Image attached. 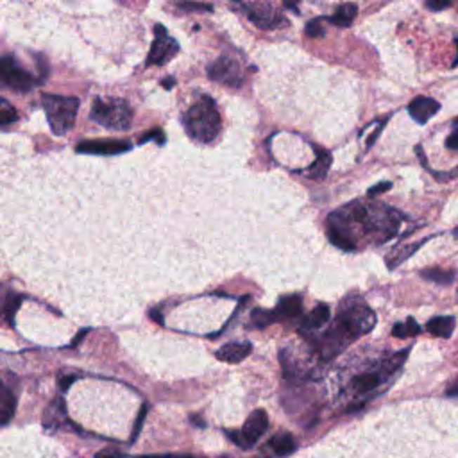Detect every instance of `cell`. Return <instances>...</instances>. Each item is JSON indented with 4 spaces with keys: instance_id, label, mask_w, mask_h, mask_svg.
<instances>
[{
    "instance_id": "1",
    "label": "cell",
    "mask_w": 458,
    "mask_h": 458,
    "mask_svg": "<svg viewBox=\"0 0 458 458\" xmlns=\"http://www.w3.org/2000/svg\"><path fill=\"white\" fill-rule=\"evenodd\" d=\"M376 324V317L372 310H369L367 304L360 299H348L340 306L339 317L333 326L332 332L326 335V339L333 344H339V349L346 346L351 340L365 335L372 329Z\"/></svg>"
},
{
    "instance_id": "2",
    "label": "cell",
    "mask_w": 458,
    "mask_h": 458,
    "mask_svg": "<svg viewBox=\"0 0 458 458\" xmlns=\"http://www.w3.org/2000/svg\"><path fill=\"white\" fill-rule=\"evenodd\" d=\"M183 124L192 140L199 143H211L221 133V115L217 104L209 95H201V99L190 107L183 117Z\"/></svg>"
},
{
    "instance_id": "3",
    "label": "cell",
    "mask_w": 458,
    "mask_h": 458,
    "mask_svg": "<svg viewBox=\"0 0 458 458\" xmlns=\"http://www.w3.org/2000/svg\"><path fill=\"white\" fill-rule=\"evenodd\" d=\"M41 106H44L48 126H51L54 135L63 136L74 127L75 117H77V111H79V99L77 97L45 93L41 97Z\"/></svg>"
},
{
    "instance_id": "4",
    "label": "cell",
    "mask_w": 458,
    "mask_h": 458,
    "mask_svg": "<svg viewBox=\"0 0 458 458\" xmlns=\"http://www.w3.org/2000/svg\"><path fill=\"white\" fill-rule=\"evenodd\" d=\"M90 119L110 131H127L133 126V110L122 99H95Z\"/></svg>"
},
{
    "instance_id": "5",
    "label": "cell",
    "mask_w": 458,
    "mask_h": 458,
    "mask_svg": "<svg viewBox=\"0 0 458 458\" xmlns=\"http://www.w3.org/2000/svg\"><path fill=\"white\" fill-rule=\"evenodd\" d=\"M38 84H40L38 77H34L29 70H25L16 61V58L9 54L0 55V88L16 91V93H25V91H31Z\"/></svg>"
},
{
    "instance_id": "6",
    "label": "cell",
    "mask_w": 458,
    "mask_h": 458,
    "mask_svg": "<svg viewBox=\"0 0 458 458\" xmlns=\"http://www.w3.org/2000/svg\"><path fill=\"white\" fill-rule=\"evenodd\" d=\"M269 428V417H267V412L265 410H254L253 414L247 417L244 428L238 431H225L228 437L237 444L242 450H251L254 444L258 443V438L267 431Z\"/></svg>"
},
{
    "instance_id": "7",
    "label": "cell",
    "mask_w": 458,
    "mask_h": 458,
    "mask_svg": "<svg viewBox=\"0 0 458 458\" xmlns=\"http://www.w3.org/2000/svg\"><path fill=\"white\" fill-rule=\"evenodd\" d=\"M155 41L150 45V52L147 55L145 65L147 67H163L169 63L172 58H176V54L179 52V44L166 32V29L163 25H156L155 27Z\"/></svg>"
},
{
    "instance_id": "8",
    "label": "cell",
    "mask_w": 458,
    "mask_h": 458,
    "mask_svg": "<svg viewBox=\"0 0 458 458\" xmlns=\"http://www.w3.org/2000/svg\"><path fill=\"white\" fill-rule=\"evenodd\" d=\"M208 75L211 81L229 88H240L244 84V75H242L240 65H237L229 58H218L217 61H214L208 67Z\"/></svg>"
},
{
    "instance_id": "9",
    "label": "cell",
    "mask_w": 458,
    "mask_h": 458,
    "mask_svg": "<svg viewBox=\"0 0 458 458\" xmlns=\"http://www.w3.org/2000/svg\"><path fill=\"white\" fill-rule=\"evenodd\" d=\"M131 149L129 142L124 140H88V142H81L75 147V150L79 155H95V156H111V155H122L126 150Z\"/></svg>"
},
{
    "instance_id": "10",
    "label": "cell",
    "mask_w": 458,
    "mask_h": 458,
    "mask_svg": "<svg viewBox=\"0 0 458 458\" xmlns=\"http://www.w3.org/2000/svg\"><path fill=\"white\" fill-rule=\"evenodd\" d=\"M440 110V104L431 97H415L410 104H408V113L412 119L419 124H426L428 120L433 119L435 115Z\"/></svg>"
},
{
    "instance_id": "11",
    "label": "cell",
    "mask_w": 458,
    "mask_h": 458,
    "mask_svg": "<svg viewBox=\"0 0 458 458\" xmlns=\"http://www.w3.org/2000/svg\"><path fill=\"white\" fill-rule=\"evenodd\" d=\"M253 353V346L249 342H233V344H225L215 353L218 360L222 362H228V364H240L242 360L247 358V356Z\"/></svg>"
},
{
    "instance_id": "12",
    "label": "cell",
    "mask_w": 458,
    "mask_h": 458,
    "mask_svg": "<svg viewBox=\"0 0 458 458\" xmlns=\"http://www.w3.org/2000/svg\"><path fill=\"white\" fill-rule=\"evenodd\" d=\"M20 296H16L11 290L0 287V324L6 322V320L13 324V317H15L16 310L20 306Z\"/></svg>"
},
{
    "instance_id": "13",
    "label": "cell",
    "mask_w": 458,
    "mask_h": 458,
    "mask_svg": "<svg viewBox=\"0 0 458 458\" xmlns=\"http://www.w3.org/2000/svg\"><path fill=\"white\" fill-rule=\"evenodd\" d=\"M16 410V399L13 395V392L2 384L0 379V424L9 423L15 415Z\"/></svg>"
},
{
    "instance_id": "14",
    "label": "cell",
    "mask_w": 458,
    "mask_h": 458,
    "mask_svg": "<svg viewBox=\"0 0 458 458\" xmlns=\"http://www.w3.org/2000/svg\"><path fill=\"white\" fill-rule=\"evenodd\" d=\"M454 326H457V319L451 315L444 317H435L430 322L426 324V329L435 336H444V339H450L454 332Z\"/></svg>"
},
{
    "instance_id": "15",
    "label": "cell",
    "mask_w": 458,
    "mask_h": 458,
    "mask_svg": "<svg viewBox=\"0 0 458 458\" xmlns=\"http://www.w3.org/2000/svg\"><path fill=\"white\" fill-rule=\"evenodd\" d=\"M269 447L276 457H287V454L296 451L297 444L296 438L290 433H277L269 440Z\"/></svg>"
},
{
    "instance_id": "16",
    "label": "cell",
    "mask_w": 458,
    "mask_h": 458,
    "mask_svg": "<svg viewBox=\"0 0 458 458\" xmlns=\"http://www.w3.org/2000/svg\"><path fill=\"white\" fill-rule=\"evenodd\" d=\"M301 312H303V299H301V296H287L280 301L274 313H276V319H280V317L292 319V317L301 315Z\"/></svg>"
},
{
    "instance_id": "17",
    "label": "cell",
    "mask_w": 458,
    "mask_h": 458,
    "mask_svg": "<svg viewBox=\"0 0 458 458\" xmlns=\"http://www.w3.org/2000/svg\"><path fill=\"white\" fill-rule=\"evenodd\" d=\"M328 238L335 247L342 251H355L356 249V242L353 240L351 235L344 229L336 228V225L328 224Z\"/></svg>"
},
{
    "instance_id": "18",
    "label": "cell",
    "mask_w": 458,
    "mask_h": 458,
    "mask_svg": "<svg viewBox=\"0 0 458 458\" xmlns=\"http://www.w3.org/2000/svg\"><path fill=\"white\" fill-rule=\"evenodd\" d=\"M356 15H358V8L355 4H344L329 16L328 20L336 27H349L356 18Z\"/></svg>"
},
{
    "instance_id": "19",
    "label": "cell",
    "mask_w": 458,
    "mask_h": 458,
    "mask_svg": "<svg viewBox=\"0 0 458 458\" xmlns=\"http://www.w3.org/2000/svg\"><path fill=\"white\" fill-rule=\"evenodd\" d=\"M329 320V306L328 304H319L310 315L304 317L303 329H319Z\"/></svg>"
},
{
    "instance_id": "20",
    "label": "cell",
    "mask_w": 458,
    "mask_h": 458,
    "mask_svg": "<svg viewBox=\"0 0 458 458\" xmlns=\"http://www.w3.org/2000/svg\"><path fill=\"white\" fill-rule=\"evenodd\" d=\"M317 162L313 163L312 169H310L308 176L310 179H324L326 178V174H328L329 170V165H332V156L326 155V152H322V150L317 149Z\"/></svg>"
},
{
    "instance_id": "21",
    "label": "cell",
    "mask_w": 458,
    "mask_h": 458,
    "mask_svg": "<svg viewBox=\"0 0 458 458\" xmlns=\"http://www.w3.org/2000/svg\"><path fill=\"white\" fill-rule=\"evenodd\" d=\"M421 276L428 281H433V283L438 284H451L454 281V273L453 270H440V269H430L423 270Z\"/></svg>"
},
{
    "instance_id": "22",
    "label": "cell",
    "mask_w": 458,
    "mask_h": 458,
    "mask_svg": "<svg viewBox=\"0 0 458 458\" xmlns=\"http://www.w3.org/2000/svg\"><path fill=\"white\" fill-rule=\"evenodd\" d=\"M16 120H18V113H16L15 106H13L9 100H6L0 97V127L9 126V124H15Z\"/></svg>"
},
{
    "instance_id": "23",
    "label": "cell",
    "mask_w": 458,
    "mask_h": 458,
    "mask_svg": "<svg viewBox=\"0 0 458 458\" xmlns=\"http://www.w3.org/2000/svg\"><path fill=\"white\" fill-rule=\"evenodd\" d=\"M379 385V376L376 374H362L353 379V387L358 392H372Z\"/></svg>"
},
{
    "instance_id": "24",
    "label": "cell",
    "mask_w": 458,
    "mask_h": 458,
    "mask_svg": "<svg viewBox=\"0 0 458 458\" xmlns=\"http://www.w3.org/2000/svg\"><path fill=\"white\" fill-rule=\"evenodd\" d=\"M419 332H421L419 324L414 319H408L405 324H395L394 329H392V335L398 336V339H408V336L419 335Z\"/></svg>"
},
{
    "instance_id": "25",
    "label": "cell",
    "mask_w": 458,
    "mask_h": 458,
    "mask_svg": "<svg viewBox=\"0 0 458 458\" xmlns=\"http://www.w3.org/2000/svg\"><path fill=\"white\" fill-rule=\"evenodd\" d=\"M274 320H276V313L270 312V310H254V312L251 313V322H253L254 328L258 329L269 326Z\"/></svg>"
},
{
    "instance_id": "26",
    "label": "cell",
    "mask_w": 458,
    "mask_h": 458,
    "mask_svg": "<svg viewBox=\"0 0 458 458\" xmlns=\"http://www.w3.org/2000/svg\"><path fill=\"white\" fill-rule=\"evenodd\" d=\"M304 32L310 38H322L326 34V29L322 27V18H317V20H310L304 27Z\"/></svg>"
},
{
    "instance_id": "27",
    "label": "cell",
    "mask_w": 458,
    "mask_h": 458,
    "mask_svg": "<svg viewBox=\"0 0 458 458\" xmlns=\"http://www.w3.org/2000/svg\"><path fill=\"white\" fill-rule=\"evenodd\" d=\"M178 6H181L183 9H188V11H211V6H208V4H194V2H179Z\"/></svg>"
},
{
    "instance_id": "28",
    "label": "cell",
    "mask_w": 458,
    "mask_h": 458,
    "mask_svg": "<svg viewBox=\"0 0 458 458\" xmlns=\"http://www.w3.org/2000/svg\"><path fill=\"white\" fill-rule=\"evenodd\" d=\"M392 188V183H388V181H384V183H379V185H376V186H372V188H369V197H374V195H379L381 194V192H387V190H391Z\"/></svg>"
},
{
    "instance_id": "29",
    "label": "cell",
    "mask_w": 458,
    "mask_h": 458,
    "mask_svg": "<svg viewBox=\"0 0 458 458\" xmlns=\"http://www.w3.org/2000/svg\"><path fill=\"white\" fill-rule=\"evenodd\" d=\"M450 2L451 0H428V8L433 11H440V9H446Z\"/></svg>"
},
{
    "instance_id": "30",
    "label": "cell",
    "mask_w": 458,
    "mask_h": 458,
    "mask_svg": "<svg viewBox=\"0 0 458 458\" xmlns=\"http://www.w3.org/2000/svg\"><path fill=\"white\" fill-rule=\"evenodd\" d=\"M145 414H147V408H145V407H142V408H140L138 419H136V424H135V433H133V440H135V438L138 437V433H140V428H142L143 419H145Z\"/></svg>"
},
{
    "instance_id": "31",
    "label": "cell",
    "mask_w": 458,
    "mask_h": 458,
    "mask_svg": "<svg viewBox=\"0 0 458 458\" xmlns=\"http://www.w3.org/2000/svg\"><path fill=\"white\" fill-rule=\"evenodd\" d=\"M95 458H124V454L117 450H104L95 454Z\"/></svg>"
},
{
    "instance_id": "32",
    "label": "cell",
    "mask_w": 458,
    "mask_h": 458,
    "mask_svg": "<svg viewBox=\"0 0 458 458\" xmlns=\"http://www.w3.org/2000/svg\"><path fill=\"white\" fill-rule=\"evenodd\" d=\"M457 140H458V131H457V129H453V133H451V135H450V138H447L446 145L450 147L451 150H457V149H458V145H457Z\"/></svg>"
},
{
    "instance_id": "33",
    "label": "cell",
    "mask_w": 458,
    "mask_h": 458,
    "mask_svg": "<svg viewBox=\"0 0 458 458\" xmlns=\"http://www.w3.org/2000/svg\"><path fill=\"white\" fill-rule=\"evenodd\" d=\"M140 458H194L190 454H149V457H140Z\"/></svg>"
},
{
    "instance_id": "34",
    "label": "cell",
    "mask_w": 458,
    "mask_h": 458,
    "mask_svg": "<svg viewBox=\"0 0 458 458\" xmlns=\"http://www.w3.org/2000/svg\"><path fill=\"white\" fill-rule=\"evenodd\" d=\"M75 379H77V378H75V376H67V378H61L60 379V387L63 388V391H67V388L70 387L72 384H74Z\"/></svg>"
},
{
    "instance_id": "35",
    "label": "cell",
    "mask_w": 458,
    "mask_h": 458,
    "mask_svg": "<svg viewBox=\"0 0 458 458\" xmlns=\"http://www.w3.org/2000/svg\"><path fill=\"white\" fill-rule=\"evenodd\" d=\"M301 0H284V8L292 9V11L299 13V9H297V6H299Z\"/></svg>"
},
{
    "instance_id": "36",
    "label": "cell",
    "mask_w": 458,
    "mask_h": 458,
    "mask_svg": "<svg viewBox=\"0 0 458 458\" xmlns=\"http://www.w3.org/2000/svg\"><path fill=\"white\" fill-rule=\"evenodd\" d=\"M192 423H194L195 426H199V428H204L206 426L204 421H202V419H199L197 415H192Z\"/></svg>"
},
{
    "instance_id": "37",
    "label": "cell",
    "mask_w": 458,
    "mask_h": 458,
    "mask_svg": "<svg viewBox=\"0 0 458 458\" xmlns=\"http://www.w3.org/2000/svg\"><path fill=\"white\" fill-rule=\"evenodd\" d=\"M174 79H172V77H166V81H165V83H163V86H165L166 88V90H169V88H172V86H174Z\"/></svg>"
},
{
    "instance_id": "38",
    "label": "cell",
    "mask_w": 458,
    "mask_h": 458,
    "mask_svg": "<svg viewBox=\"0 0 458 458\" xmlns=\"http://www.w3.org/2000/svg\"><path fill=\"white\" fill-rule=\"evenodd\" d=\"M150 317H152V319L156 320V322H159V324H163V319H162V315H159L158 312H150Z\"/></svg>"
},
{
    "instance_id": "39",
    "label": "cell",
    "mask_w": 458,
    "mask_h": 458,
    "mask_svg": "<svg viewBox=\"0 0 458 458\" xmlns=\"http://www.w3.org/2000/svg\"><path fill=\"white\" fill-rule=\"evenodd\" d=\"M447 395H457V385H453V388H451V391L447 392Z\"/></svg>"
},
{
    "instance_id": "40",
    "label": "cell",
    "mask_w": 458,
    "mask_h": 458,
    "mask_svg": "<svg viewBox=\"0 0 458 458\" xmlns=\"http://www.w3.org/2000/svg\"><path fill=\"white\" fill-rule=\"evenodd\" d=\"M235 2H244V0H235Z\"/></svg>"
}]
</instances>
